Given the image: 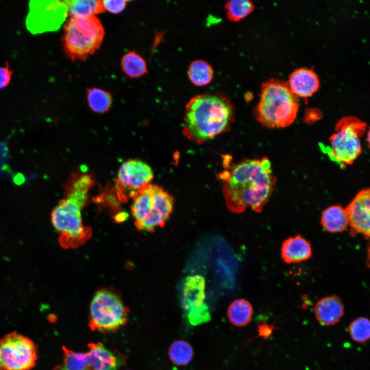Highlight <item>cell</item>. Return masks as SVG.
<instances>
[{
	"instance_id": "d6986e66",
	"label": "cell",
	"mask_w": 370,
	"mask_h": 370,
	"mask_svg": "<svg viewBox=\"0 0 370 370\" xmlns=\"http://www.w3.org/2000/svg\"><path fill=\"white\" fill-rule=\"evenodd\" d=\"M253 312L251 303L242 299L236 300L230 304L228 308L227 316L232 324L237 327H244L251 321Z\"/></svg>"
},
{
	"instance_id": "f1b7e54d",
	"label": "cell",
	"mask_w": 370,
	"mask_h": 370,
	"mask_svg": "<svg viewBox=\"0 0 370 370\" xmlns=\"http://www.w3.org/2000/svg\"><path fill=\"white\" fill-rule=\"evenodd\" d=\"M367 264L368 266L370 268V245L368 247V252H367Z\"/></svg>"
},
{
	"instance_id": "44dd1931",
	"label": "cell",
	"mask_w": 370,
	"mask_h": 370,
	"mask_svg": "<svg viewBox=\"0 0 370 370\" xmlns=\"http://www.w3.org/2000/svg\"><path fill=\"white\" fill-rule=\"evenodd\" d=\"M121 65L123 72L131 78H138L147 73L145 61L134 51H130L124 55Z\"/></svg>"
},
{
	"instance_id": "8fae6325",
	"label": "cell",
	"mask_w": 370,
	"mask_h": 370,
	"mask_svg": "<svg viewBox=\"0 0 370 370\" xmlns=\"http://www.w3.org/2000/svg\"><path fill=\"white\" fill-rule=\"evenodd\" d=\"M205 279L199 275L189 276L183 284L181 298L183 309L191 324L200 325L210 320L205 303Z\"/></svg>"
},
{
	"instance_id": "5b68a950",
	"label": "cell",
	"mask_w": 370,
	"mask_h": 370,
	"mask_svg": "<svg viewBox=\"0 0 370 370\" xmlns=\"http://www.w3.org/2000/svg\"><path fill=\"white\" fill-rule=\"evenodd\" d=\"M131 207L135 225L140 231L153 232L164 226L173 211L174 199L161 187L149 184L133 198Z\"/></svg>"
},
{
	"instance_id": "d4e9b609",
	"label": "cell",
	"mask_w": 370,
	"mask_h": 370,
	"mask_svg": "<svg viewBox=\"0 0 370 370\" xmlns=\"http://www.w3.org/2000/svg\"><path fill=\"white\" fill-rule=\"evenodd\" d=\"M351 339L358 343L363 344L370 340V319L360 317L353 320L348 326Z\"/></svg>"
},
{
	"instance_id": "ba28073f",
	"label": "cell",
	"mask_w": 370,
	"mask_h": 370,
	"mask_svg": "<svg viewBox=\"0 0 370 370\" xmlns=\"http://www.w3.org/2000/svg\"><path fill=\"white\" fill-rule=\"evenodd\" d=\"M366 127V123L355 117L346 116L340 119L336 125V133L329 138V156L343 164H353L362 153L360 139Z\"/></svg>"
},
{
	"instance_id": "2e32d148",
	"label": "cell",
	"mask_w": 370,
	"mask_h": 370,
	"mask_svg": "<svg viewBox=\"0 0 370 370\" xmlns=\"http://www.w3.org/2000/svg\"><path fill=\"white\" fill-rule=\"evenodd\" d=\"M63 362L53 370H96L94 360L88 351L78 353L62 347Z\"/></svg>"
},
{
	"instance_id": "603a6c76",
	"label": "cell",
	"mask_w": 370,
	"mask_h": 370,
	"mask_svg": "<svg viewBox=\"0 0 370 370\" xmlns=\"http://www.w3.org/2000/svg\"><path fill=\"white\" fill-rule=\"evenodd\" d=\"M87 98L90 108L97 113H103L107 111L112 104L110 94L100 88L88 89Z\"/></svg>"
},
{
	"instance_id": "8992f818",
	"label": "cell",
	"mask_w": 370,
	"mask_h": 370,
	"mask_svg": "<svg viewBox=\"0 0 370 370\" xmlns=\"http://www.w3.org/2000/svg\"><path fill=\"white\" fill-rule=\"evenodd\" d=\"M105 31L95 15L87 18L70 17L64 26V49L72 60H84L101 46Z\"/></svg>"
},
{
	"instance_id": "e0dca14e",
	"label": "cell",
	"mask_w": 370,
	"mask_h": 370,
	"mask_svg": "<svg viewBox=\"0 0 370 370\" xmlns=\"http://www.w3.org/2000/svg\"><path fill=\"white\" fill-rule=\"evenodd\" d=\"M321 223L327 232L337 233L344 231L349 225L345 209L339 205L328 207L322 213Z\"/></svg>"
},
{
	"instance_id": "4fadbf2b",
	"label": "cell",
	"mask_w": 370,
	"mask_h": 370,
	"mask_svg": "<svg viewBox=\"0 0 370 370\" xmlns=\"http://www.w3.org/2000/svg\"><path fill=\"white\" fill-rule=\"evenodd\" d=\"M314 313L321 324L333 325L339 322L344 315V307L340 298L327 296L318 301L314 307Z\"/></svg>"
},
{
	"instance_id": "ffe728a7",
	"label": "cell",
	"mask_w": 370,
	"mask_h": 370,
	"mask_svg": "<svg viewBox=\"0 0 370 370\" xmlns=\"http://www.w3.org/2000/svg\"><path fill=\"white\" fill-rule=\"evenodd\" d=\"M188 76L194 85L203 86L212 81L214 71L212 66L207 62L202 60H196L190 63L188 70Z\"/></svg>"
},
{
	"instance_id": "9a60e30c",
	"label": "cell",
	"mask_w": 370,
	"mask_h": 370,
	"mask_svg": "<svg viewBox=\"0 0 370 370\" xmlns=\"http://www.w3.org/2000/svg\"><path fill=\"white\" fill-rule=\"evenodd\" d=\"M312 254L310 243L301 235L286 239L281 247V257L287 264L299 263L309 258Z\"/></svg>"
},
{
	"instance_id": "6da1fadb",
	"label": "cell",
	"mask_w": 370,
	"mask_h": 370,
	"mask_svg": "<svg viewBox=\"0 0 370 370\" xmlns=\"http://www.w3.org/2000/svg\"><path fill=\"white\" fill-rule=\"evenodd\" d=\"M228 209L241 213L247 208L261 212L273 191L275 177L269 160L247 159L220 174Z\"/></svg>"
},
{
	"instance_id": "30bf717a",
	"label": "cell",
	"mask_w": 370,
	"mask_h": 370,
	"mask_svg": "<svg viewBox=\"0 0 370 370\" xmlns=\"http://www.w3.org/2000/svg\"><path fill=\"white\" fill-rule=\"evenodd\" d=\"M153 178L151 168L145 162L136 159L124 162L115 179V190L120 201L133 198L141 190L150 184Z\"/></svg>"
},
{
	"instance_id": "5bb4252c",
	"label": "cell",
	"mask_w": 370,
	"mask_h": 370,
	"mask_svg": "<svg viewBox=\"0 0 370 370\" xmlns=\"http://www.w3.org/2000/svg\"><path fill=\"white\" fill-rule=\"evenodd\" d=\"M291 91L297 97L311 96L320 86L318 76L313 70L299 68L289 76L288 83Z\"/></svg>"
},
{
	"instance_id": "7a4b0ae2",
	"label": "cell",
	"mask_w": 370,
	"mask_h": 370,
	"mask_svg": "<svg viewBox=\"0 0 370 370\" xmlns=\"http://www.w3.org/2000/svg\"><path fill=\"white\" fill-rule=\"evenodd\" d=\"M233 116V105L225 95L209 92L195 96L186 105L183 134L202 143L226 131Z\"/></svg>"
},
{
	"instance_id": "3957f363",
	"label": "cell",
	"mask_w": 370,
	"mask_h": 370,
	"mask_svg": "<svg viewBox=\"0 0 370 370\" xmlns=\"http://www.w3.org/2000/svg\"><path fill=\"white\" fill-rule=\"evenodd\" d=\"M61 200L51 213L53 226L59 234L58 242L64 249H75L85 244L92 236L90 227L83 225L81 210L94 183L92 177L82 174L73 176Z\"/></svg>"
},
{
	"instance_id": "83f0119b",
	"label": "cell",
	"mask_w": 370,
	"mask_h": 370,
	"mask_svg": "<svg viewBox=\"0 0 370 370\" xmlns=\"http://www.w3.org/2000/svg\"><path fill=\"white\" fill-rule=\"evenodd\" d=\"M275 327L273 324L264 322L257 325V337L267 339L269 338Z\"/></svg>"
},
{
	"instance_id": "cb8c5ba5",
	"label": "cell",
	"mask_w": 370,
	"mask_h": 370,
	"mask_svg": "<svg viewBox=\"0 0 370 370\" xmlns=\"http://www.w3.org/2000/svg\"><path fill=\"white\" fill-rule=\"evenodd\" d=\"M227 18L231 21H239L248 15L253 10L252 3L248 0H232L225 6Z\"/></svg>"
},
{
	"instance_id": "4316f807",
	"label": "cell",
	"mask_w": 370,
	"mask_h": 370,
	"mask_svg": "<svg viewBox=\"0 0 370 370\" xmlns=\"http://www.w3.org/2000/svg\"><path fill=\"white\" fill-rule=\"evenodd\" d=\"M13 73V71L10 68L8 61L6 62L5 67H0V89L9 85Z\"/></svg>"
},
{
	"instance_id": "7c38bea8",
	"label": "cell",
	"mask_w": 370,
	"mask_h": 370,
	"mask_svg": "<svg viewBox=\"0 0 370 370\" xmlns=\"http://www.w3.org/2000/svg\"><path fill=\"white\" fill-rule=\"evenodd\" d=\"M345 210L352 231L370 238V188L359 192Z\"/></svg>"
},
{
	"instance_id": "52a82bcc",
	"label": "cell",
	"mask_w": 370,
	"mask_h": 370,
	"mask_svg": "<svg viewBox=\"0 0 370 370\" xmlns=\"http://www.w3.org/2000/svg\"><path fill=\"white\" fill-rule=\"evenodd\" d=\"M128 311L116 293L100 289L90 305L88 326L94 331H115L126 324Z\"/></svg>"
},
{
	"instance_id": "9c48e42d",
	"label": "cell",
	"mask_w": 370,
	"mask_h": 370,
	"mask_svg": "<svg viewBox=\"0 0 370 370\" xmlns=\"http://www.w3.org/2000/svg\"><path fill=\"white\" fill-rule=\"evenodd\" d=\"M37 359L36 345L16 331L0 340V370H31Z\"/></svg>"
},
{
	"instance_id": "7402d4cb",
	"label": "cell",
	"mask_w": 370,
	"mask_h": 370,
	"mask_svg": "<svg viewBox=\"0 0 370 370\" xmlns=\"http://www.w3.org/2000/svg\"><path fill=\"white\" fill-rule=\"evenodd\" d=\"M168 354L173 364L183 366L191 362L194 355V350L188 342L179 340L174 341L171 345Z\"/></svg>"
},
{
	"instance_id": "277c9868",
	"label": "cell",
	"mask_w": 370,
	"mask_h": 370,
	"mask_svg": "<svg viewBox=\"0 0 370 370\" xmlns=\"http://www.w3.org/2000/svg\"><path fill=\"white\" fill-rule=\"evenodd\" d=\"M299 103L298 97L284 81L271 79L263 83L255 109L257 120L269 128H283L292 123Z\"/></svg>"
},
{
	"instance_id": "484cf974",
	"label": "cell",
	"mask_w": 370,
	"mask_h": 370,
	"mask_svg": "<svg viewBox=\"0 0 370 370\" xmlns=\"http://www.w3.org/2000/svg\"><path fill=\"white\" fill-rule=\"evenodd\" d=\"M128 1L125 0H104L102 1L105 10L113 13H118L125 8Z\"/></svg>"
},
{
	"instance_id": "ac0fdd59",
	"label": "cell",
	"mask_w": 370,
	"mask_h": 370,
	"mask_svg": "<svg viewBox=\"0 0 370 370\" xmlns=\"http://www.w3.org/2000/svg\"><path fill=\"white\" fill-rule=\"evenodd\" d=\"M68 15L74 18H87L105 11L102 1L66 0Z\"/></svg>"
},
{
	"instance_id": "f546056e",
	"label": "cell",
	"mask_w": 370,
	"mask_h": 370,
	"mask_svg": "<svg viewBox=\"0 0 370 370\" xmlns=\"http://www.w3.org/2000/svg\"><path fill=\"white\" fill-rule=\"evenodd\" d=\"M366 140L368 142L369 146L370 147V127L367 132Z\"/></svg>"
}]
</instances>
